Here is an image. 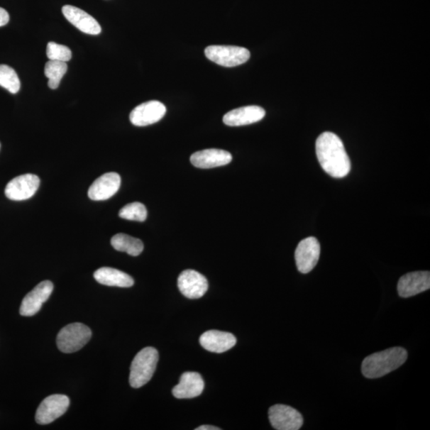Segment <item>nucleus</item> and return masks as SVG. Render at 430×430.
Masks as SVG:
<instances>
[{"mask_svg":"<svg viewBox=\"0 0 430 430\" xmlns=\"http://www.w3.org/2000/svg\"><path fill=\"white\" fill-rule=\"evenodd\" d=\"M204 390V381L199 373H185L178 385L173 388L172 394L179 399H193L203 393Z\"/></svg>","mask_w":430,"mask_h":430,"instance_id":"nucleus-19","label":"nucleus"},{"mask_svg":"<svg viewBox=\"0 0 430 430\" xmlns=\"http://www.w3.org/2000/svg\"><path fill=\"white\" fill-rule=\"evenodd\" d=\"M111 245L120 252H126L131 256H139L143 250L142 241L128 236L126 233H117L111 239Z\"/></svg>","mask_w":430,"mask_h":430,"instance_id":"nucleus-21","label":"nucleus"},{"mask_svg":"<svg viewBox=\"0 0 430 430\" xmlns=\"http://www.w3.org/2000/svg\"><path fill=\"white\" fill-rule=\"evenodd\" d=\"M0 87L16 94L21 87V80L14 69L6 65H0Z\"/></svg>","mask_w":430,"mask_h":430,"instance_id":"nucleus-23","label":"nucleus"},{"mask_svg":"<svg viewBox=\"0 0 430 430\" xmlns=\"http://www.w3.org/2000/svg\"><path fill=\"white\" fill-rule=\"evenodd\" d=\"M121 177L116 172L104 174L90 186L88 195L94 201L107 200L118 192L121 187Z\"/></svg>","mask_w":430,"mask_h":430,"instance_id":"nucleus-14","label":"nucleus"},{"mask_svg":"<svg viewBox=\"0 0 430 430\" xmlns=\"http://www.w3.org/2000/svg\"><path fill=\"white\" fill-rule=\"evenodd\" d=\"M316 152L319 162L326 173L333 178L347 177L351 168L343 143L333 133H323L316 140Z\"/></svg>","mask_w":430,"mask_h":430,"instance_id":"nucleus-1","label":"nucleus"},{"mask_svg":"<svg viewBox=\"0 0 430 430\" xmlns=\"http://www.w3.org/2000/svg\"><path fill=\"white\" fill-rule=\"evenodd\" d=\"M121 219L131 221H145L148 216L146 206L138 202L123 206L119 212Z\"/></svg>","mask_w":430,"mask_h":430,"instance_id":"nucleus-24","label":"nucleus"},{"mask_svg":"<svg viewBox=\"0 0 430 430\" xmlns=\"http://www.w3.org/2000/svg\"><path fill=\"white\" fill-rule=\"evenodd\" d=\"M96 281L101 285L106 286L120 287V288H129L134 285V280L127 273L109 268V267H103L97 270L94 275Z\"/></svg>","mask_w":430,"mask_h":430,"instance_id":"nucleus-20","label":"nucleus"},{"mask_svg":"<svg viewBox=\"0 0 430 430\" xmlns=\"http://www.w3.org/2000/svg\"><path fill=\"white\" fill-rule=\"evenodd\" d=\"M166 112L164 104L158 101H150L136 106L130 114L129 118L135 126H148L160 121Z\"/></svg>","mask_w":430,"mask_h":430,"instance_id":"nucleus-10","label":"nucleus"},{"mask_svg":"<svg viewBox=\"0 0 430 430\" xmlns=\"http://www.w3.org/2000/svg\"><path fill=\"white\" fill-rule=\"evenodd\" d=\"M269 419L272 426L277 430H298L304 424L301 413L294 408L281 404L270 407Z\"/></svg>","mask_w":430,"mask_h":430,"instance_id":"nucleus-8","label":"nucleus"},{"mask_svg":"<svg viewBox=\"0 0 430 430\" xmlns=\"http://www.w3.org/2000/svg\"><path fill=\"white\" fill-rule=\"evenodd\" d=\"M178 287L182 294L189 299H199L208 290L206 278L197 271L187 270L181 272Z\"/></svg>","mask_w":430,"mask_h":430,"instance_id":"nucleus-13","label":"nucleus"},{"mask_svg":"<svg viewBox=\"0 0 430 430\" xmlns=\"http://www.w3.org/2000/svg\"><path fill=\"white\" fill-rule=\"evenodd\" d=\"M92 331L87 325L80 323L70 324L60 331L57 345L63 353H74L79 351L90 341Z\"/></svg>","mask_w":430,"mask_h":430,"instance_id":"nucleus-4","label":"nucleus"},{"mask_svg":"<svg viewBox=\"0 0 430 430\" xmlns=\"http://www.w3.org/2000/svg\"><path fill=\"white\" fill-rule=\"evenodd\" d=\"M430 289V272L419 271L407 273L397 283V292L402 298L412 297Z\"/></svg>","mask_w":430,"mask_h":430,"instance_id":"nucleus-12","label":"nucleus"},{"mask_svg":"<svg viewBox=\"0 0 430 430\" xmlns=\"http://www.w3.org/2000/svg\"><path fill=\"white\" fill-rule=\"evenodd\" d=\"M70 406V399L63 395H50L39 405L35 420L38 424L48 425L60 418L67 412Z\"/></svg>","mask_w":430,"mask_h":430,"instance_id":"nucleus-6","label":"nucleus"},{"mask_svg":"<svg viewBox=\"0 0 430 430\" xmlns=\"http://www.w3.org/2000/svg\"><path fill=\"white\" fill-rule=\"evenodd\" d=\"M54 290V285L50 281L39 283L35 288L28 293L22 302L21 315L23 316H32L38 314L41 309L43 303L48 301Z\"/></svg>","mask_w":430,"mask_h":430,"instance_id":"nucleus-11","label":"nucleus"},{"mask_svg":"<svg viewBox=\"0 0 430 430\" xmlns=\"http://www.w3.org/2000/svg\"><path fill=\"white\" fill-rule=\"evenodd\" d=\"M62 14L67 21L83 33L91 35L101 34V28L96 19L86 11L75 6L66 5L62 8Z\"/></svg>","mask_w":430,"mask_h":430,"instance_id":"nucleus-15","label":"nucleus"},{"mask_svg":"<svg viewBox=\"0 0 430 430\" xmlns=\"http://www.w3.org/2000/svg\"><path fill=\"white\" fill-rule=\"evenodd\" d=\"M232 161L230 153L221 149H206L191 156L192 164L198 168H213L229 165Z\"/></svg>","mask_w":430,"mask_h":430,"instance_id":"nucleus-18","label":"nucleus"},{"mask_svg":"<svg viewBox=\"0 0 430 430\" xmlns=\"http://www.w3.org/2000/svg\"><path fill=\"white\" fill-rule=\"evenodd\" d=\"M159 361V353L154 348L142 349L136 355L130 368L129 383L133 388L145 386L151 380Z\"/></svg>","mask_w":430,"mask_h":430,"instance_id":"nucleus-3","label":"nucleus"},{"mask_svg":"<svg viewBox=\"0 0 430 430\" xmlns=\"http://www.w3.org/2000/svg\"><path fill=\"white\" fill-rule=\"evenodd\" d=\"M321 245L314 237L305 238L299 243L295 251V260L299 272H310L320 259Z\"/></svg>","mask_w":430,"mask_h":430,"instance_id":"nucleus-7","label":"nucleus"},{"mask_svg":"<svg viewBox=\"0 0 430 430\" xmlns=\"http://www.w3.org/2000/svg\"><path fill=\"white\" fill-rule=\"evenodd\" d=\"M201 346L211 353H223L236 346V336L230 332L217 330L207 331L201 336Z\"/></svg>","mask_w":430,"mask_h":430,"instance_id":"nucleus-17","label":"nucleus"},{"mask_svg":"<svg viewBox=\"0 0 430 430\" xmlns=\"http://www.w3.org/2000/svg\"><path fill=\"white\" fill-rule=\"evenodd\" d=\"M265 116L263 108L257 106L241 107L228 112L224 116L225 125L238 127L251 125L262 121Z\"/></svg>","mask_w":430,"mask_h":430,"instance_id":"nucleus-16","label":"nucleus"},{"mask_svg":"<svg viewBox=\"0 0 430 430\" xmlns=\"http://www.w3.org/2000/svg\"><path fill=\"white\" fill-rule=\"evenodd\" d=\"M47 56L52 61L67 62L71 60L72 52L66 45L50 42L48 45Z\"/></svg>","mask_w":430,"mask_h":430,"instance_id":"nucleus-25","label":"nucleus"},{"mask_svg":"<svg viewBox=\"0 0 430 430\" xmlns=\"http://www.w3.org/2000/svg\"><path fill=\"white\" fill-rule=\"evenodd\" d=\"M220 428H218L216 426H199L197 429H195V430H220Z\"/></svg>","mask_w":430,"mask_h":430,"instance_id":"nucleus-27","label":"nucleus"},{"mask_svg":"<svg viewBox=\"0 0 430 430\" xmlns=\"http://www.w3.org/2000/svg\"><path fill=\"white\" fill-rule=\"evenodd\" d=\"M9 21L10 16L9 12L0 8V27H4V26L8 24Z\"/></svg>","mask_w":430,"mask_h":430,"instance_id":"nucleus-26","label":"nucleus"},{"mask_svg":"<svg viewBox=\"0 0 430 430\" xmlns=\"http://www.w3.org/2000/svg\"><path fill=\"white\" fill-rule=\"evenodd\" d=\"M67 70V62L50 60L45 64V75L49 79L48 87L51 89H56L60 87L62 78L66 75Z\"/></svg>","mask_w":430,"mask_h":430,"instance_id":"nucleus-22","label":"nucleus"},{"mask_svg":"<svg viewBox=\"0 0 430 430\" xmlns=\"http://www.w3.org/2000/svg\"><path fill=\"white\" fill-rule=\"evenodd\" d=\"M40 180L33 174L19 175L11 180L5 189L6 197L13 201L31 199L38 191Z\"/></svg>","mask_w":430,"mask_h":430,"instance_id":"nucleus-9","label":"nucleus"},{"mask_svg":"<svg viewBox=\"0 0 430 430\" xmlns=\"http://www.w3.org/2000/svg\"><path fill=\"white\" fill-rule=\"evenodd\" d=\"M0 148H1V143H0Z\"/></svg>","mask_w":430,"mask_h":430,"instance_id":"nucleus-28","label":"nucleus"},{"mask_svg":"<svg viewBox=\"0 0 430 430\" xmlns=\"http://www.w3.org/2000/svg\"><path fill=\"white\" fill-rule=\"evenodd\" d=\"M205 55L210 61L224 67H234L250 60V52L244 48L234 45H210L205 50Z\"/></svg>","mask_w":430,"mask_h":430,"instance_id":"nucleus-5","label":"nucleus"},{"mask_svg":"<svg viewBox=\"0 0 430 430\" xmlns=\"http://www.w3.org/2000/svg\"><path fill=\"white\" fill-rule=\"evenodd\" d=\"M407 357V350L401 347L380 351L364 358L362 373L368 379H377L399 368Z\"/></svg>","mask_w":430,"mask_h":430,"instance_id":"nucleus-2","label":"nucleus"}]
</instances>
